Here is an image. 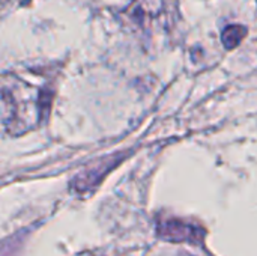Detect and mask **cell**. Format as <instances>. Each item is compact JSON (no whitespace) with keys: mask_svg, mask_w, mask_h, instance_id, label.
I'll use <instances>...</instances> for the list:
<instances>
[{"mask_svg":"<svg viewBox=\"0 0 257 256\" xmlns=\"http://www.w3.org/2000/svg\"><path fill=\"white\" fill-rule=\"evenodd\" d=\"M45 95L38 89L33 91L15 75H3L2 103H3V127L9 133L27 131L32 128L39 112L45 109Z\"/></svg>","mask_w":257,"mask_h":256,"instance_id":"obj_1","label":"cell"},{"mask_svg":"<svg viewBox=\"0 0 257 256\" xmlns=\"http://www.w3.org/2000/svg\"><path fill=\"white\" fill-rule=\"evenodd\" d=\"M161 234L166 238L170 240H176V241H187V240H194L196 234H194V228H191L187 223L178 222V220H170L167 223H164Z\"/></svg>","mask_w":257,"mask_h":256,"instance_id":"obj_2","label":"cell"},{"mask_svg":"<svg viewBox=\"0 0 257 256\" xmlns=\"http://www.w3.org/2000/svg\"><path fill=\"white\" fill-rule=\"evenodd\" d=\"M245 35H247V29L244 26L232 24V26H229V27L224 29L223 36H221V41H223V44H224V47L227 50H233L235 47L239 45V42L244 39Z\"/></svg>","mask_w":257,"mask_h":256,"instance_id":"obj_3","label":"cell"}]
</instances>
